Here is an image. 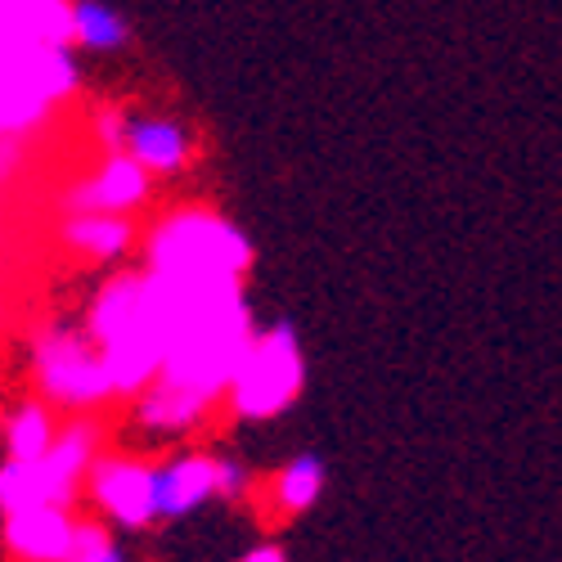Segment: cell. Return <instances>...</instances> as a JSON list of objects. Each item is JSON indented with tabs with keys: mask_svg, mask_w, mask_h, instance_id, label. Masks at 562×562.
I'll use <instances>...</instances> for the list:
<instances>
[{
	"mask_svg": "<svg viewBox=\"0 0 562 562\" xmlns=\"http://www.w3.org/2000/svg\"><path fill=\"white\" fill-rule=\"evenodd\" d=\"M86 329L109 360L117 396H135L158 383L171 351V329L154 289V274H122L113 284H104L95 306H90Z\"/></svg>",
	"mask_w": 562,
	"mask_h": 562,
	"instance_id": "cell-1",
	"label": "cell"
},
{
	"mask_svg": "<svg viewBox=\"0 0 562 562\" xmlns=\"http://www.w3.org/2000/svg\"><path fill=\"white\" fill-rule=\"evenodd\" d=\"M100 459V424L77 418L55 441L45 459H5L0 468V508L19 513L36 504H68L77 482L90 477V468Z\"/></svg>",
	"mask_w": 562,
	"mask_h": 562,
	"instance_id": "cell-2",
	"label": "cell"
},
{
	"mask_svg": "<svg viewBox=\"0 0 562 562\" xmlns=\"http://www.w3.org/2000/svg\"><path fill=\"white\" fill-rule=\"evenodd\" d=\"M252 261V244L244 229L225 216L190 207L167 216L149 239V270H212V274H244Z\"/></svg>",
	"mask_w": 562,
	"mask_h": 562,
	"instance_id": "cell-3",
	"label": "cell"
},
{
	"mask_svg": "<svg viewBox=\"0 0 562 562\" xmlns=\"http://www.w3.org/2000/svg\"><path fill=\"white\" fill-rule=\"evenodd\" d=\"M302 383H306V360L293 324H274V329L252 338L239 373L229 383V405L239 418H274L297 401Z\"/></svg>",
	"mask_w": 562,
	"mask_h": 562,
	"instance_id": "cell-4",
	"label": "cell"
},
{
	"mask_svg": "<svg viewBox=\"0 0 562 562\" xmlns=\"http://www.w3.org/2000/svg\"><path fill=\"white\" fill-rule=\"evenodd\" d=\"M0 122L5 135H23L45 122L64 95L77 90V64L55 45H27V50L0 55Z\"/></svg>",
	"mask_w": 562,
	"mask_h": 562,
	"instance_id": "cell-5",
	"label": "cell"
},
{
	"mask_svg": "<svg viewBox=\"0 0 562 562\" xmlns=\"http://www.w3.org/2000/svg\"><path fill=\"white\" fill-rule=\"evenodd\" d=\"M32 369L41 392L59 405H100L113 392V373L95 338H81L72 329H45L32 347Z\"/></svg>",
	"mask_w": 562,
	"mask_h": 562,
	"instance_id": "cell-6",
	"label": "cell"
},
{
	"mask_svg": "<svg viewBox=\"0 0 562 562\" xmlns=\"http://www.w3.org/2000/svg\"><path fill=\"white\" fill-rule=\"evenodd\" d=\"M90 499H95L113 522L149 527L158 513V468L139 459H95L90 468Z\"/></svg>",
	"mask_w": 562,
	"mask_h": 562,
	"instance_id": "cell-7",
	"label": "cell"
},
{
	"mask_svg": "<svg viewBox=\"0 0 562 562\" xmlns=\"http://www.w3.org/2000/svg\"><path fill=\"white\" fill-rule=\"evenodd\" d=\"M5 549L14 562H72L77 522L68 518V504L5 513Z\"/></svg>",
	"mask_w": 562,
	"mask_h": 562,
	"instance_id": "cell-8",
	"label": "cell"
},
{
	"mask_svg": "<svg viewBox=\"0 0 562 562\" xmlns=\"http://www.w3.org/2000/svg\"><path fill=\"white\" fill-rule=\"evenodd\" d=\"M27 45H77V5L72 0H0V50Z\"/></svg>",
	"mask_w": 562,
	"mask_h": 562,
	"instance_id": "cell-9",
	"label": "cell"
},
{
	"mask_svg": "<svg viewBox=\"0 0 562 562\" xmlns=\"http://www.w3.org/2000/svg\"><path fill=\"white\" fill-rule=\"evenodd\" d=\"M149 184H154V171L139 162V158H131L126 149H117V154H109L104 158V167L90 176V180H81L77 190H68V207L72 212H131V207H139L149 199Z\"/></svg>",
	"mask_w": 562,
	"mask_h": 562,
	"instance_id": "cell-10",
	"label": "cell"
},
{
	"mask_svg": "<svg viewBox=\"0 0 562 562\" xmlns=\"http://www.w3.org/2000/svg\"><path fill=\"white\" fill-rule=\"evenodd\" d=\"M207 495H221L212 454H180L158 468V513L162 518H184V513H194Z\"/></svg>",
	"mask_w": 562,
	"mask_h": 562,
	"instance_id": "cell-11",
	"label": "cell"
},
{
	"mask_svg": "<svg viewBox=\"0 0 562 562\" xmlns=\"http://www.w3.org/2000/svg\"><path fill=\"white\" fill-rule=\"evenodd\" d=\"M126 154L139 158L154 176H171L190 162L194 154V139L180 122H167V117H131L126 126Z\"/></svg>",
	"mask_w": 562,
	"mask_h": 562,
	"instance_id": "cell-12",
	"label": "cell"
},
{
	"mask_svg": "<svg viewBox=\"0 0 562 562\" xmlns=\"http://www.w3.org/2000/svg\"><path fill=\"white\" fill-rule=\"evenodd\" d=\"M131 239H135V229L117 212H77L64 225V244L77 248L81 257H95V261L122 257L131 248Z\"/></svg>",
	"mask_w": 562,
	"mask_h": 562,
	"instance_id": "cell-13",
	"label": "cell"
},
{
	"mask_svg": "<svg viewBox=\"0 0 562 562\" xmlns=\"http://www.w3.org/2000/svg\"><path fill=\"white\" fill-rule=\"evenodd\" d=\"M324 491V463L315 454H297L289 459L284 468L274 473L270 482V499H274V513H284V518H293V513H306Z\"/></svg>",
	"mask_w": 562,
	"mask_h": 562,
	"instance_id": "cell-14",
	"label": "cell"
},
{
	"mask_svg": "<svg viewBox=\"0 0 562 562\" xmlns=\"http://www.w3.org/2000/svg\"><path fill=\"white\" fill-rule=\"evenodd\" d=\"M59 441V428H55V418L50 409H45L41 401H27L10 414V424H5V450L10 459H45L55 450Z\"/></svg>",
	"mask_w": 562,
	"mask_h": 562,
	"instance_id": "cell-15",
	"label": "cell"
},
{
	"mask_svg": "<svg viewBox=\"0 0 562 562\" xmlns=\"http://www.w3.org/2000/svg\"><path fill=\"white\" fill-rule=\"evenodd\" d=\"M203 409H207V405H199L194 396H184V392H176V387H167V383H154V387H145V396H139L135 418H139L145 428H158V432H180V428L199 424Z\"/></svg>",
	"mask_w": 562,
	"mask_h": 562,
	"instance_id": "cell-16",
	"label": "cell"
},
{
	"mask_svg": "<svg viewBox=\"0 0 562 562\" xmlns=\"http://www.w3.org/2000/svg\"><path fill=\"white\" fill-rule=\"evenodd\" d=\"M131 27L122 23L117 10L100 5V0H77V45L81 50H122Z\"/></svg>",
	"mask_w": 562,
	"mask_h": 562,
	"instance_id": "cell-17",
	"label": "cell"
},
{
	"mask_svg": "<svg viewBox=\"0 0 562 562\" xmlns=\"http://www.w3.org/2000/svg\"><path fill=\"white\" fill-rule=\"evenodd\" d=\"M72 562H122V553H117V544L109 540V531L100 522H77Z\"/></svg>",
	"mask_w": 562,
	"mask_h": 562,
	"instance_id": "cell-18",
	"label": "cell"
},
{
	"mask_svg": "<svg viewBox=\"0 0 562 562\" xmlns=\"http://www.w3.org/2000/svg\"><path fill=\"white\" fill-rule=\"evenodd\" d=\"M126 126H131V117H122L117 109H100V113H95V135L109 145V154L126 149Z\"/></svg>",
	"mask_w": 562,
	"mask_h": 562,
	"instance_id": "cell-19",
	"label": "cell"
},
{
	"mask_svg": "<svg viewBox=\"0 0 562 562\" xmlns=\"http://www.w3.org/2000/svg\"><path fill=\"white\" fill-rule=\"evenodd\" d=\"M216 482H221V495H244V486H248L244 463H234V459H216Z\"/></svg>",
	"mask_w": 562,
	"mask_h": 562,
	"instance_id": "cell-20",
	"label": "cell"
},
{
	"mask_svg": "<svg viewBox=\"0 0 562 562\" xmlns=\"http://www.w3.org/2000/svg\"><path fill=\"white\" fill-rule=\"evenodd\" d=\"M239 562H289V553L279 549V544H257L252 553H244Z\"/></svg>",
	"mask_w": 562,
	"mask_h": 562,
	"instance_id": "cell-21",
	"label": "cell"
}]
</instances>
